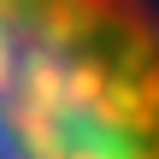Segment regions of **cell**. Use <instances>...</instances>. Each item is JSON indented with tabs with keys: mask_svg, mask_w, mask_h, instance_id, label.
<instances>
[{
	"mask_svg": "<svg viewBox=\"0 0 159 159\" xmlns=\"http://www.w3.org/2000/svg\"><path fill=\"white\" fill-rule=\"evenodd\" d=\"M0 159H159L153 0H0Z\"/></svg>",
	"mask_w": 159,
	"mask_h": 159,
	"instance_id": "6da1fadb",
	"label": "cell"
}]
</instances>
